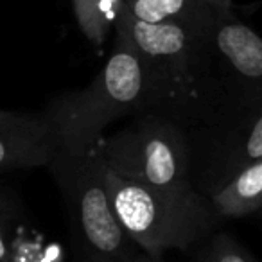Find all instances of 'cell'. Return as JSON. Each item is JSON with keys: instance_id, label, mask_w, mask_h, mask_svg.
Instances as JSON below:
<instances>
[{"instance_id": "cell-9", "label": "cell", "mask_w": 262, "mask_h": 262, "mask_svg": "<svg viewBox=\"0 0 262 262\" xmlns=\"http://www.w3.org/2000/svg\"><path fill=\"white\" fill-rule=\"evenodd\" d=\"M133 18L146 24H174L192 33H207L217 13L208 0H122Z\"/></svg>"}, {"instance_id": "cell-3", "label": "cell", "mask_w": 262, "mask_h": 262, "mask_svg": "<svg viewBox=\"0 0 262 262\" xmlns=\"http://www.w3.org/2000/svg\"><path fill=\"white\" fill-rule=\"evenodd\" d=\"M99 171L119 225L133 244L149 257L162 258L165 251L192 246L208 235L219 221L207 198L190 187L140 185L119 178L101 164Z\"/></svg>"}, {"instance_id": "cell-7", "label": "cell", "mask_w": 262, "mask_h": 262, "mask_svg": "<svg viewBox=\"0 0 262 262\" xmlns=\"http://www.w3.org/2000/svg\"><path fill=\"white\" fill-rule=\"evenodd\" d=\"M208 63L217 106L262 102V40L235 15L217 16L208 31Z\"/></svg>"}, {"instance_id": "cell-8", "label": "cell", "mask_w": 262, "mask_h": 262, "mask_svg": "<svg viewBox=\"0 0 262 262\" xmlns=\"http://www.w3.org/2000/svg\"><path fill=\"white\" fill-rule=\"evenodd\" d=\"M58 155V142L43 113L0 110V172L43 167Z\"/></svg>"}, {"instance_id": "cell-10", "label": "cell", "mask_w": 262, "mask_h": 262, "mask_svg": "<svg viewBox=\"0 0 262 262\" xmlns=\"http://www.w3.org/2000/svg\"><path fill=\"white\" fill-rule=\"evenodd\" d=\"M208 203L217 219H239L257 212L262 205V160L241 169L208 198Z\"/></svg>"}, {"instance_id": "cell-15", "label": "cell", "mask_w": 262, "mask_h": 262, "mask_svg": "<svg viewBox=\"0 0 262 262\" xmlns=\"http://www.w3.org/2000/svg\"><path fill=\"white\" fill-rule=\"evenodd\" d=\"M131 262H164L162 258H155V257H149V255L142 253V251H139V253L135 255V258Z\"/></svg>"}, {"instance_id": "cell-12", "label": "cell", "mask_w": 262, "mask_h": 262, "mask_svg": "<svg viewBox=\"0 0 262 262\" xmlns=\"http://www.w3.org/2000/svg\"><path fill=\"white\" fill-rule=\"evenodd\" d=\"M198 262H257L255 257L228 233H215L198 255Z\"/></svg>"}, {"instance_id": "cell-14", "label": "cell", "mask_w": 262, "mask_h": 262, "mask_svg": "<svg viewBox=\"0 0 262 262\" xmlns=\"http://www.w3.org/2000/svg\"><path fill=\"white\" fill-rule=\"evenodd\" d=\"M219 16L233 15V0H208Z\"/></svg>"}, {"instance_id": "cell-5", "label": "cell", "mask_w": 262, "mask_h": 262, "mask_svg": "<svg viewBox=\"0 0 262 262\" xmlns=\"http://www.w3.org/2000/svg\"><path fill=\"white\" fill-rule=\"evenodd\" d=\"M90 155L127 182L162 189L190 187L187 129L155 113L135 115L119 131L101 137Z\"/></svg>"}, {"instance_id": "cell-6", "label": "cell", "mask_w": 262, "mask_h": 262, "mask_svg": "<svg viewBox=\"0 0 262 262\" xmlns=\"http://www.w3.org/2000/svg\"><path fill=\"white\" fill-rule=\"evenodd\" d=\"M189 185L210 198L255 160H262V102L225 106L187 129Z\"/></svg>"}, {"instance_id": "cell-11", "label": "cell", "mask_w": 262, "mask_h": 262, "mask_svg": "<svg viewBox=\"0 0 262 262\" xmlns=\"http://www.w3.org/2000/svg\"><path fill=\"white\" fill-rule=\"evenodd\" d=\"M77 26L92 47L101 49L115 31L122 13V0H70Z\"/></svg>"}, {"instance_id": "cell-1", "label": "cell", "mask_w": 262, "mask_h": 262, "mask_svg": "<svg viewBox=\"0 0 262 262\" xmlns=\"http://www.w3.org/2000/svg\"><path fill=\"white\" fill-rule=\"evenodd\" d=\"M117 27L139 56L147 84V113L165 117L185 129L217 112L208 63V29L192 33L174 24H146L126 9Z\"/></svg>"}, {"instance_id": "cell-4", "label": "cell", "mask_w": 262, "mask_h": 262, "mask_svg": "<svg viewBox=\"0 0 262 262\" xmlns=\"http://www.w3.org/2000/svg\"><path fill=\"white\" fill-rule=\"evenodd\" d=\"M65 201L69 235L76 262H131L139 248L119 225L92 155L58 153L47 165Z\"/></svg>"}, {"instance_id": "cell-13", "label": "cell", "mask_w": 262, "mask_h": 262, "mask_svg": "<svg viewBox=\"0 0 262 262\" xmlns=\"http://www.w3.org/2000/svg\"><path fill=\"white\" fill-rule=\"evenodd\" d=\"M20 221V201L8 187L0 185V262L11 260V237Z\"/></svg>"}, {"instance_id": "cell-2", "label": "cell", "mask_w": 262, "mask_h": 262, "mask_svg": "<svg viewBox=\"0 0 262 262\" xmlns=\"http://www.w3.org/2000/svg\"><path fill=\"white\" fill-rule=\"evenodd\" d=\"M147 84L139 56L120 27L106 65L86 88L70 92L45 108L58 153L86 157L104 137V129L124 117L147 113Z\"/></svg>"}]
</instances>
